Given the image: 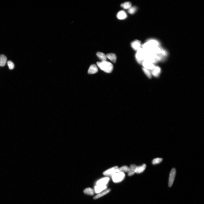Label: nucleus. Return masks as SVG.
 <instances>
[{"label":"nucleus","mask_w":204,"mask_h":204,"mask_svg":"<svg viewBox=\"0 0 204 204\" xmlns=\"http://www.w3.org/2000/svg\"><path fill=\"white\" fill-rule=\"evenodd\" d=\"M137 9L136 7L135 6L131 7L128 9V12L131 14H135Z\"/></svg>","instance_id":"5701e85b"},{"label":"nucleus","mask_w":204,"mask_h":204,"mask_svg":"<svg viewBox=\"0 0 204 204\" xmlns=\"http://www.w3.org/2000/svg\"><path fill=\"white\" fill-rule=\"evenodd\" d=\"M111 177L114 183H118L121 182L125 179V173L119 172L116 173Z\"/></svg>","instance_id":"7ed1b4c3"},{"label":"nucleus","mask_w":204,"mask_h":204,"mask_svg":"<svg viewBox=\"0 0 204 204\" xmlns=\"http://www.w3.org/2000/svg\"><path fill=\"white\" fill-rule=\"evenodd\" d=\"M98 69L97 66L95 64L91 65L88 71V73L89 74H94L97 72Z\"/></svg>","instance_id":"f8f14e48"},{"label":"nucleus","mask_w":204,"mask_h":204,"mask_svg":"<svg viewBox=\"0 0 204 204\" xmlns=\"http://www.w3.org/2000/svg\"><path fill=\"white\" fill-rule=\"evenodd\" d=\"M111 191V189H106L105 190V191H104L101 192V193L98 194L96 196H95L94 197V199H98L99 198H101L102 197H103V196H104L105 195H106L108 193H109V192Z\"/></svg>","instance_id":"4468645a"},{"label":"nucleus","mask_w":204,"mask_h":204,"mask_svg":"<svg viewBox=\"0 0 204 204\" xmlns=\"http://www.w3.org/2000/svg\"><path fill=\"white\" fill-rule=\"evenodd\" d=\"M146 56V52L141 48L137 51L135 57L138 63L142 64L143 62L145 60Z\"/></svg>","instance_id":"f03ea898"},{"label":"nucleus","mask_w":204,"mask_h":204,"mask_svg":"<svg viewBox=\"0 0 204 204\" xmlns=\"http://www.w3.org/2000/svg\"><path fill=\"white\" fill-rule=\"evenodd\" d=\"M7 64L10 69H13L14 68L15 65L13 62L11 61H8L7 62Z\"/></svg>","instance_id":"393cba45"},{"label":"nucleus","mask_w":204,"mask_h":204,"mask_svg":"<svg viewBox=\"0 0 204 204\" xmlns=\"http://www.w3.org/2000/svg\"><path fill=\"white\" fill-rule=\"evenodd\" d=\"M176 173V170L175 169L173 168L171 170L169 176V185L170 187H171L173 185L175 178Z\"/></svg>","instance_id":"39448f33"},{"label":"nucleus","mask_w":204,"mask_h":204,"mask_svg":"<svg viewBox=\"0 0 204 204\" xmlns=\"http://www.w3.org/2000/svg\"><path fill=\"white\" fill-rule=\"evenodd\" d=\"M107 185L101 186L96 185L94 187L95 193L98 194L104 191L107 189Z\"/></svg>","instance_id":"9d476101"},{"label":"nucleus","mask_w":204,"mask_h":204,"mask_svg":"<svg viewBox=\"0 0 204 204\" xmlns=\"http://www.w3.org/2000/svg\"><path fill=\"white\" fill-rule=\"evenodd\" d=\"M7 61V58L6 56L3 55H0V66H4Z\"/></svg>","instance_id":"dca6fc26"},{"label":"nucleus","mask_w":204,"mask_h":204,"mask_svg":"<svg viewBox=\"0 0 204 204\" xmlns=\"http://www.w3.org/2000/svg\"><path fill=\"white\" fill-rule=\"evenodd\" d=\"M97 65L100 69L106 73H111L113 71V65L109 62L104 61L98 62Z\"/></svg>","instance_id":"f257e3e1"},{"label":"nucleus","mask_w":204,"mask_h":204,"mask_svg":"<svg viewBox=\"0 0 204 204\" xmlns=\"http://www.w3.org/2000/svg\"><path fill=\"white\" fill-rule=\"evenodd\" d=\"M142 69L144 72V73L147 76V77L148 78H149L151 79L152 78V75L151 71L144 68H143Z\"/></svg>","instance_id":"4be33fe9"},{"label":"nucleus","mask_w":204,"mask_h":204,"mask_svg":"<svg viewBox=\"0 0 204 204\" xmlns=\"http://www.w3.org/2000/svg\"><path fill=\"white\" fill-rule=\"evenodd\" d=\"M132 4L129 2H126L122 3L121 6L125 9H129L131 7Z\"/></svg>","instance_id":"aec40b11"},{"label":"nucleus","mask_w":204,"mask_h":204,"mask_svg":"<svg viewBox=\"0 0 204 204\" xmlns=\"http://www.w3.org/2000/svg\"><path fill=\"white\" fill-rule=\"evenodd\" d=\"M129 167L127 166H124L120 168H119L118 170L119 172H122L124 173L125 172H128L129 170Z\"/></svg>","instance_id":"412c9836"},{"label":"nucleus","mask_w":204,"mask_h":204,"mask_svg":"<svg viewBox=\"0 0 204 204\" xmlns=\"http://www.w3.org/2000/svg\"><path fill=\"white\" fill-rule=\"evenodd\" d=\"M84 193L85 194L92 196L94 194V190L91 188H88L85 189L84 191Z\"/></svg>","instance_id":"6ab92c4d"},{"label":"nucleus","mask_w":204,"mask_h":204,"mask_svg":"<svg viewBox=\"0 0 204 204\" xmlns=\"http://www.w3.org/2000/svg\"><path fill=\"white\" fill-rule=\"evenodd\" d=\"M118 168H119L117 166H115L111 168L104 172L103 175L106 176L111 177L116 173L119 172Z\"/></svg>","instance_id":"20e7f679"},{"label":"nucleus","mask_w":204,"mask_h":204,"mask_svg":"<svg viewBox=\"0 0 204 204\" xmlns=\"http://www.w3.org/2000/svg\"><path fill=\"white\" fill-rule=\"evenodd\" d=\"M117 18L119 20H124L126 18L127 15L124 11H121L117 13Z\"/></svg>","instance_id":"ddd939ff"},{"label":"nucleus","mask_w":204,"mask_h":204,"mask_svg":"<svg viewBox=\"0 0 204 204\" xmlns=\"http://www.w3.org/2000/svg\"><path fill=\"white\" fill-rule=\"evenodd\" d=\"M146 167V165L145 164H144L143 165L137 167L136 170V173L139 174L140 173L145 170Z\"/></svg>","instance_id":"f3484780"},{"label":"nucleus","mask_w":204,"mask_h":204,"mask_svg":"<svg viewBox=\"0 0 204 204\" xmlns=\"http://www.w3.org/2000/svg\"><path fill=\"white\" fill-rule=\"evenodd\" d=\"M142 64L143 66V68L150 71L152 70L155 66L154 64L151 62L147 61H144Z\"/></svg>","instance_id":"423d86ee"},{"label":"nucleus","mask_w":204,"mask_h":204,"mask_svg":"<svg viewBox=\"0 0 204 204\" xmlns=\"http://www.w3.org/2000/svg\"><path fill=\"white\" fill-rule=\"evenodd\" d=\"M107 58L108 59L112 62L114 63H115L116 62L117 56L115 54L111 53L108 54L106 55Z\"/></svg>","instance_id":"2eb2a0df"},{"label":"nucleus","mask_w":204,"mask_h":204,"mask_svg":"<svg viewBox=\"0 0 204 204\" xmlns=\"http://www.w3.org/2000/svg\"><path fill=\"white\" fill-rule=\"evenodd\" d=\"M97 55L99 59L102 61H106L107 58L104 54L101 52H98L97 53Z\"/></svg>","instance_id":"a211bd4d"},{"label":"nucleus","mask_w":204,"mask_h":204,"mask_svg":"<svg viewBox=\"0 0 204 204\" xmlns=\"http://www.w3.org/2000/svg\"><path fill=\"white\" fill-rule=\"evenodd\" d=\"M161 68L157 66H155L154 68L151 70L152 75L156 77H159L161 73Z\"/></svg>","instance_id":"0eeeda50"},{"label":"nucleus","mask_w":204,"mask_h":204,"mask_svg":"<svg viewBox=\"0 0 204 204\" xmlns=\"http://www.w3.org/2000/svg\"><path fill=\"white\" fill-rule=\"evenodd\" d=\"M109 180L110 178L109 177H105L102 178L98 180L96 184L97 185H106Z\"/></svg>","instance_id":"1a4fd4ad"},{"label":"nucleus","mask_w":204,"mask_h":204,"mask_svg":"<svg viewBox=\"0 0 204 204\" xmlns=\"http://www.w3.org/2000/svg\"><path fill=\"white\" fill-rule=\"evenodd\" d=\"M163 160V159L161 158H157L153 159L152 163L153 165H155L160 163Z\"/></svg>","instance_id":"b1692460"},{"label":"nucleus","mask_w":204,"mask_h":204,"mask_svg":"<svg viewBox=\"0 0 204 204\" xmlns=\"http://www.w3.org/2000/svg\"><path fill=\"white\" fill-rule=\"evenodd\" d=\"M137 166L136 165L133 164L129 167V169L128 172V175L129 176L133 175L136 173V170Z\"/></svg>","instance_id":"9b49d317"},{"label":"nucleus","mask_w":204,"mask_h":204,"mask_svg":"<svg viewBox=\"0 0 204 204\" xmlns=\"http://www.w3.org/2000/svg\"><path fill=\"white\" fill-rule=\"evenodd\" d=\"M131 45L133 49L137 51L142 48L141 42L138 40H136L132 42Z\"/></svg>","instance_id":"6e6552de"}]
</instances>
